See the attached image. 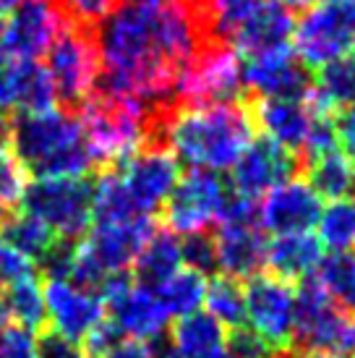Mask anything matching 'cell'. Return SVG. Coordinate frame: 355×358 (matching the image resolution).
<instances>
[{
    "mask_svg": "<svg viewBox=\"0 0 355 358\" xmlns=\"http://www.w3.org/2000/svg\"><path fill=\"white\" fill-rule=\"evenodd\" d=\"M0 358H40L37 356V335L29 329L8 327L0 338Z\"/></svg>",
    "mask_w": 355,
    "mask_h": 358,
    "instance_id": "38",
    "label": "cell"
},
{
    "mask_svg": "<svg viewBox=\"0 0 355 358\" xmlns=\"http://www.w3.org/2000/svg\"><path fill=\"white\" fill-rule=\"evenodd\" d=\"M102 358H157V350H154V345H149V343L123 340V343H118L108 356Z\"/></svg>",
    "mask_w": 355,
    "mask_h": 358,
    "instance_id": "42",
    "label": "cell"
},
{
    "mask_svg": "<svg viewBox=\"0 0 355 358\" xmlns=\"http://www.w3.org/2000/svg\"><path fill=\"white\" fill-rule=\"evenodd\" d=\"M293 343L335 358L355 356V317L319 288L314 278L300 280L296 288V332Z\"/></svg>",
    "mask_w": 355,
    "mask_h": 358,
    "instance_id": "4",
    "label": "cell"
},
{
    "mask_svg": "<svg viewBox=\"0 0 355 358\" xmlns=\"http://www.w3.org/2000/svg\"><path fill=\"white\" fill-rule=\"evenodd\" d=\"M324 3H345V0H324Z\"/></svg>",
    "mask_w": 355,
    "mask_h": 358,
    "instance_id": "48",
    "label": "cell"
},
{
    "mask_svg": "<svg viewBox=\"0 0 355 358\" xmlns=\"http://www.w3.org/2000/svg\"><path fill=\"white\" fill-rule=\"evenodd\" d=\"M248 100L183 108L168 129V150L191 170H230L254 139Z\"/></svg>",
    "mask_w": 355,
    "mask_h": 358,
    "instance_id": "2",
    "label": "cell"
},
{
    "mask_svg": "<svg viewBox=\"0 0 355 358\" xmlns=\"http://www.w3.org/2000/svg\"><path fill=\"white\" fill-rule=\"evenodd\" d=\"M110 170L118 173L133 209L144 217H154V212L165 207L170 191L175 189L180 178L175 155L157 147H144L136 155H131L123 165Z\"/></svg>",
    "mask_w": 355,
    "mask_h": 358,
    "instance_id": "12",
    "label": "cell"
},
{
    "mask_svg": "<svg viewBox=\"0 0 355 358\" xmlns=\"http://www.w3.org/2000/svg\"><path fill=\"white\" fill-rule=\"evenodd\" d=\"M0 238L6 241V243H10L16 251H21L31 264H40L42 259L48 257L60 241H66L60 238L55 230H50L42 220L31 217L27 212L8 215L6 225L0 228Z\"/></svg>",
    "mask_w": 355,
    "mask_h": 358,
    "instance_id": "28",
    "label": "cell"
},
{
    "mask_svg": "<svg viewBox=\"0 0 355 358\" xmlns=\"http://www.w3.org/2000/svg\"><path fill=\"white\" fill-rule=\"evenodd\" d=\"M293 50L306 69H321L355 52V0L308 6L296 21Z\"/></svg>",
    "mask_w": 355,
    "mask_h": 358,
    "instance_id": "8",
    "label": "cell"
},
{
    "mask_svg": "<svg viewBox=\"0 0 355 358\" xmlns=\"http://www.w3.org/2000/svg\"><path fill=\"white\" fill-rule=\"evenodd\" d=\"M204 306H207V314L217 319L227 332L246 327V288L240 280L227 278V275L215 278L207 285Z\"/></svg>",
    "mask_w": 355,
    "mask_h": 358,
    "instance_id": "31",
    "label": "cell"
},
{
    "mask_svg": "<svg viewBox=\"0 0 355 358\" xmlns=\"http://www.w3.org/2000/svg\"><path fill=\"white\" fill-rule=\"evenodd\" d=\"M337 123V136H340V147L355 159V108L340 113L335 118Z\"/></svg>",
    "mask_w": 355,
    "mask_h": 358,
    "instance_id": "41",
    "label": "cell"
},
{
    "mask_svg": "<svg viewBox=\"0 0 355 358\" xmlns=\"http://www.w3.org/2000/svg\"><path fill=\"white\" fill-rule=\"evenodd\" d=\"M306 100L316 115L329 118H337L340 113L355 108V52L321 66Z\"/></svg>",
    "mask_w": 355,
    "mask_h": 358,
    "instance_id": "23",
    "label": "cell"
},
{
    "mask_svg": "<svg viewBox=\"0 0 355 358\" xmlns=\"http://www.w3.org/2000/svg\"><path fill=\"white\" fill-rule=\"evenodd\" d=\"M300 168L303 165L298 155L280 147L269 136H259L251 139V144L233 165V191L248 199H259L280 183L296 178Z\"/></svg>",
    "mask_w": 355,
    "mask_h": 358,
    "instance_id": "16",
    "label": "cell"
},
{
    "mask_svg": "<svg viewBox=\"0 0 355 358\" xmlns=\"http://www.w3.org/2000/svg\"><path fill=\"white\" fill-rule=\"evenodd\" d=\"M21 0H0V19H6L10 10L19 6Z\"/></svg>",
    "mask_w": 355,
    "mask_h": 358,
    "instance_id": "45",
    "label": "cell"
},
{
    "mask_svg": "<svg viewBox=\"0 0 355 358\" xmlns=\"http://www.w3.org/2000/svg\"><path fill=\"white\" fill-rule=\"evenodd\" d=\"M269 358H335V356H326V353H316V350H303V348H287L280 350V353H272Z\"/></svg>",
    "mask_w": 355,
    "mask_h": 358,
    "instance_id": "43",
    "label": "cell"
},
{
    "mask_svg": "<svg viewBox=\"0 0 355 358\" xmlns=\"http://www.w3.org/2000/svg\"><path fill=\"white\" fill-rule=\"evenodd\" d=\"M0 301L8 311V319L16 322V327L42 332L48 327V311H45V288L34 275L21 278L0 288Z\"/></svg>",
    "mask_w": 355,
    "mask_h": 358,
    "instance_id": "27",
    "label": "cell"
},
{
    "mask_svg": "<svg viewBox=\"0 0 355 358\" xmlns=\"http://www.w3.org/2000/svg\"><path fill=\"white\" fill-rule=\"evenodd\" d=\"M207 285H209L207 275H201V272H196V269L191 267H180L154 293H157V299L162 301V306H165V311H168L170 317L180 319L204 306Z\"/></svg>",
    "mask_w": 355,
    "mask_h": 358,
    "instance_id": "29",
    "label": "cell"
},
{
    "mask_svg": "<svg viewBox=\"0 0 355 358\" xmlns=\"http://www.w3.org/2000/svg\"><path fill=\"white\" fill-rule=\"evenodd\" d=\"M251 115H254V126L264 131V136H269L298 157H300V150L306 144L311 123L316 118L308 100H275V97H266V100L254 97Z\"/></svg>",
    "mask_w": 355,
    "mask_h": 358,
    "instance_id": "21",
    "label": "cell"
},
{
    "mask_svg": "<svg viewBox=\"0 0 355 358\" xmlns=\"http://www.w3.org/2000/svg\"><path fill=\"white\" fill-rule=\"evenodd\" d=\"M94 176L87 178H37L29 180L21 199V212L42 220L60 238L79 241L92 228Z\"/></svg>",
    "mask_w": 355,
    "mask_h": 358,
    "instance_id": "5",
    "label": "cell"
},
{
    "mask_svg": "<svg viewBox=\"0 0 355 358\" xmlns=\"http://www.w3.org/2000/svg\"><path fill=\"white\" fill-rule=\"evenodd\" d=\"M29 275H34V264L21 251H16L10 243L0 238V288H6L21 278H29Z\"/></svg>",
    "mask_w": 355,
    "mask_h": 358,
    "instance_id": "37",
    "label": "cell"
},
{
    "mask_svg": "<svg viewBox=\"0 0 355 358\" xmlns=\"http://www.w3.org/2000/svg\"><path fill=\"white\" fill-rule=\"evenodd\" d=\"M29 186V170L16 157L8 141H0V201L8 204H21L24 191Z\"/></svg>",
    "mask_w": 355,
    "mask_h": 358,
    "instance_id": "35",
    "label": "cell"
},
{
    "mask_svg": "<svg viewBox=\"0 0 355 358\" xmlns=\"http://www.w3.org/2000/svg\"><path fill=\"white\" fill-rule=\"evenodd\" d=\"M316 228V238L329 251H355V196L329 201L321 207Z\"/></svg>",
    "mask_w": 355,
    "mask_h": 358,
    "instance_id": "33",
    "label": "cell"
},
{
    "mask_svg": "<svg viewBox=\"0 0 355 358\" xmlns=\"http://www.w3.org/2000/svg\"><path fill=\"white\" fill-rule=\"evenodd\" d=\"M79 120L97 170L118 168L147 147L149 118L136 102L92 94L79 110Z\"/></svg>",
    "mask_w": 355,
    "mask_h": 358,
    "instance_id": "3",
    "label": "cell"
},
{
    "mask_svg": "<svg viewBox=\"0 0 355 358\" xmlns=\"http://www.w3.org/2000/svg\"><path fill=\"white\" fill-rule=\"evenodd\" d=\"M8 144L37 178H87L99 173L79 115L63 108L16 113L8 123Z\"/></svg>",
    "mask_w": 355,
    "mask_h": 358,
    "instance_id": "1",
    "label": "cell"
},
{
    "mask_svg": "<svg viewBox=\"0 0 355 358\" xmlns=\"http://www.w3.org/2000/svg\"><path fill=\"white\" fill-rule=\"evenodd\" d=\"M319 215H321V199L300 178H290L266 191L259 204V225L264 228V233L275 236L308 233L319 222Z\"/></svg>",
    "mask_w": 355,
    "mask_h": 358,
    "instance_id": "18",
    "label": "cell"
},
{
    "mask_svg": "<svg viewBox=\"0 0 355 358\" xmlns=\"http://www.w3.org/2000/svg\"><path fill=\"white\" fill-rule=\"evenodd\" d=\"M55 102L58 97H55V87L50 81L48 69L40 60H21L13 108H19V113H40V110L55 108Z\"/></svg>",
    "mask_w": 355,
    "mask_h": 358,
    "instance_id": "32",
    "label": "cell"
},
{
    "mask_svg": "<svg viewBox=\"0 0 355 358\" xmlns=\"http://www.w3.org/2000/svg\"><path fill=\"white\" fill-rule=\"evenodd\" d=\"M99 299L105 303L108 319L126 340L154 345L157 340L165 338L170 314L157 299V293L138 285L131 278V272L108 275L99 288Z\"/></svg>",
    "mask_w": 355,
    "mask_h": 358,
    "instance_id": "9",
    "label": "cell"
},
{
    "mask_svg": "<svg viewBox=\"0 0 355 358\" xmlns=\"http://www.w3.org/2000/svg\"><path fill=\"white\" fill-rule=\"evenodd\" d=\"M63 16L52 0H21L0 19V48L19 60H40L63 29Z\"/></svg>",
    "mask_w": 355,
    "mask_h": 358,
    "instance_id": "14",
    "label": "cell"
},
{
    "mask_svg": "<svg viewBox=\"0 0 355 358\" xmlns=\"http://www.w3.org/2000/svg\"><path fill=\"white\" fill-rule=\"evenodd\" d=\"M324 246L314 233H290V236H275L266 249V264L269 275L296 282V280L311 278L324 257Z\"/></svg>",
    "mask_w": 355,
    "mask_h": 358,
    "instance_id": "22",
    "label": "cell"
},
{
    "mask_svg": "<svg viewBox=\"0 0 355 358\" xmlns=\"http://www.w3.org/2000/svg\"><path fill=\"white\" fill-rule=\"evenodd\" d=\"M19 58H13L0 48V108H13L16 94V76H19Z\"/></svg>",
    "mask_w": 355,
    "mask_h": 358,
    "instance_id": "40",
    "label": "cell"
},
{
    "mask_svg": "<svg viewBox=\"0 0 355 358\" xmlns=\"http://www.w3.org/2000/svg\"><path fill=\"white\" fill-rule=\"evenodd\" d=\"M227 348V329L207 311L180 317L170 332V350L175 358H219Z\"/></svg>",
    "mask_w": 355,
    "mask_h": 358,
    "instance_id": "24",
    "label": "cell"
},
{
    "mask_svg": "<svg viewBox=\"0 0 355 358\" xmlns=\"http://www.w3.org/2000/svg\"><path fill=\"white\" fill-rule=\"evenodd\" d=\"M246 327L272 353L293 348L296 332V288L293 282L259 272L246 280Z\"/></svg>",
    "mask_w": 355,
    "mask_h": 358,
    "instance_id": "10",
    "label": "cell"
},
{
    "mask_svg": "<svg viewBox=\"0 0 355 358\" xmlns=\"http://www.w3.org/2000/svg\"><path fill=\"white\" fill-rule=\"evenodd\" d=\"M180 254L186 267L196 269L201 275L217 272V246H215V233L201 230V233H188L180 241Z\"/></svg>",
    "mask_w": 355,
    "mask_h": 358,
    "instance_id": "36",
    "label": "cell"
},
{
    "mask_svg": "<svg viewBox=\"0 0 355 358\" xmlns=\"http://www.w3.org/2000/svg\"><path fill=\"white\" fill-rule=\"evenodd\" d=\"M293 31H296V16L285 3L256 0L254 8L246 13V19L233 31L230 48L243 58L287 50L293 48Z\"/></svg>",
    "mask_w": 355,
    "mask_h": 358,
    "instance_id": "19",
    "label": "cell"
},
{
    "mask_svg": "<svg viewBox=\"0 0 355 358\" xmlns=\"http://www.w3.org/2000/svg\"><path fill=\"white\" fill-rule=\"evenodd\" d=\"M10 327V319H8V311L3 306V301H0V338L6 335V329Z\"/></svg>",
    "mask_w": 355,
    "mask_h": 358,
    "instance_id": "46",
    "label": "cell"
},
{
    "mask_svg": "<svg viewBox=\"0 0 355 358\" xmlns=\"http://www.w3.org/2000/svg\"><path fill=\"white\" fill-rule=\"evenodd\" d=\"M45 311L50 329L79 345L108 314L97 293L79 288L68 280L45 282Z\"/></svg>",
    "mask_w": 355,
    "mask_h": 358,
    "instance_id": "17",
    "label": "cell"
},
{
    "mask_svg": "<svg viewBox=\"0 0 355 358\" xmlns=\"http://www.w3.org/2000/svg\"><path fill=\"white\" fill-rule=\"evenodd\" d=\"M311 278L337 306L355 311V251H332L321 257Z\"/></svg>",
    "mask_w": 355,
    "mask_h": 358,
    "instance_id": "30",
    "label": "cell"
},
{
    "mask_svg": "<svg viewBox=\"0 0 355 358\" xmlns=\"http://www.w3.org/2000/svg\"><path fill=\"white\" fill-rule=\"evenodd\" d=\"M240 73L246 92L256 100H306L314 90V73L300 63L293 48L243 58Z\"/></svg>",
    "mask_w": 355,
    "mask_h": 358,
    "instance_id": "13",
    "label": "cell"
},
{
    "mask_svg": "<svg viewBox=\"0 0 355 358\" xmlns=\"http://www.w3.org/2000/svg\"><path fill=\"white\" fill-rule=\"evenodd\" d=\"M175 94L180 108H209L246 100L240 55L225 42L198 50L180 71Z\"/></svg>",
    "mask_w": 355,
    "mask_h": 358,
    "instance_id": "6",
    "label": "cell"
},
{
    "mask_svg": "<svg viewBox=\"0 0 355 358\" xmlns=\"http://www.w3.org/2000/svg\"><path fill=\"white\" fill-rule=\"evenodd\" d=\"M217 246V269L227 278L248 280L259 275L266 264V238L259 222H240V225H217L215 233Z\"/></svg>",
    "mask_w": 355,
    "mask_h": 358,
    "instance_id": "20",
    "label": "cell"
},
{
    "mask_svg": "<svg viewBox=\"0 0 355 358\" xmlns=\"http://www.w3.org/2000/svg\"><path fill=\"white\" fill-rule=\"evenodd\" d=\"M37 356L40 358H87L79 343H71L63 335L45 327L37 335Z\"/></svg>",
    "mask_w": 355,
    "mask_h": 358,
    "instance_id": "39",
    "label": "cell"
},
{
    "mask_svg": "<svg viewBox=\"0 0 355 358\" xmlns=\"http://www.w3.org/2000/svg\"><path fill=\"white\" fill-rule=\"evenodd\" d=\"M52 3L68 27L94 34V29L115 10L120 0H52Z\"/></svg>",
    "mask_w": 355,
    "mask_h": 358,
    "instance_id": "34",
    "label": "cell"
},
{
    "mask_svg": "<svg viewBox=\"0 0 355 358\" xmlns=\"http://www.w3.org/2000/svg\"><path fill=\"white\" fill-rule=\"evenodd\" d=\"M157 230L154 217H133L120 222H94L84 238H79L81 249L105 275L129 272L136 262L138 251Z\"/></svg>",
    "mask_w": 355,
    "mask_h": 358,
    "instance_id": "15",
    "label": "cell"
},
{
    "mask_svg": "<svg viewBox=\"0 0 355 358\" xmlns=\"http://www.w3.org/2000/svg\"><path fill=\"white\" fill-rule=\"evenodd\" d=\"M353 358H355V356H353Z\"/></svg>",
    "mask_w": 355,
    "mask_h": 358,
    "instance_id": "49",
    "label": "cell"
},
{
    "mask_svg": "<svg viewBox=\"0 0 355 358\" xmlns=\"http://www.w3.org/2000/svg\"><path fill=\"white\" fill-rule=\"evenodd\" d=\"M227 191L230 186H225L219 173L188 170L186 176L178 178L175 189L170 191L168 201L162 207L165 228L178 236H188V233L209 230V225H217Z\"/></svg>",
    "mask_w": 355,
    "mask_h": 358,
    "instance_id": "11",
    "label": "cell"
},
{
    "mask_svg": "<svg viewBox=\"0 0 355 358\" xmlns=\"http://www.w3.org/2000/svg\"><path fill=\"white\" fill-rule=\"evenodd\" d=\"M183 267V254H180V238L178 233L168 228H157L152 238L144 243L133 262V275L138 285L149 290H157L168 278H173L178 269Z\"/></svg>",
    "mask_w": 355,
    "mask_h": 358,
    "instance_id": "25",
    "label": "cell"
},
{
    "mask_svg": "<svg viewBox=\"0 0 355 358\" xmlns=\"http://www.w3.org/2000/svg\"><path fill=\"white\" fill-rule=\"evenodd\" d=\"M8 113H6V108H0V141H8Z\"/></svg>",
    "mask_w": 355,
    "mask_h": 358,
    "instance_id": "44",
    "label": "cell"
},
{
    "mask_svg": "<svg viewBox=\"0 0 355 358\" xmlns=\"http://www.w3.org/2000/svg\"><path fill=\"white\" fill-rule=\"evenodd\" d=\"M306 183L319 194V199H353L355 196V159L342 147L321 155L303 165Z\"/></svg>",
    "mask_w": 355,
    "mask_h": 358,
    "instance_id": "26",
    "label": "cell"
},
{
    "mask_svg": "<svg viewBox=\"0 0 355 358\" xmlns=\"http://www.w3.org/2000/svg\"><path fill=\"white\" fill-rule=\"evenodd\" d=\"M45 69L55 87L60 108L79 115L99 76V55L92 31L63 24V29L45 52Z\"/></svg>",
    "mask_w": 355,
    "mask_h": 358,
    "instance_id": "7",
    "label": "cell"
},
{
    "mask_svg": "<svg viewBox=\"0 0 355 358\" xmlns=\"http://www.w3.org/2000/svg\"><path fill=\"white\" fill-rule=\"evenodd\" d=\"M6 220H8V207H6L3 201H0V228L6 225Z\"/></svg>",
    "mask_w": 355,
    "mask_h": 358,
    "instance_id": "47",
    "label": "cell"
}]
</instances>
